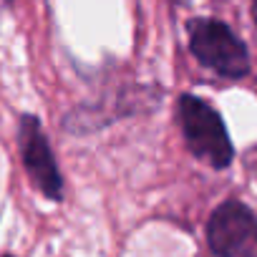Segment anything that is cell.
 <instances>
[{
	"label": "cell",
	"mask_w": 257,
	"mask_h": 257,
	"mask_svg": "<svg viewBox=\"0 0 257 257\" xmlns=\"http://www.w3.org/2000/svg\"><path fill=\"white\" fill-rule=\"evenodd\" d=\"M177 111H179V126H182V134H184L189 152L199 162L214 169L229 167L234 149H232L222 116L207 101L189 96V93L179 98Z\"/></svg>",
	"instance_id": "1"
},
{
	"label": "cell",
	"mask_w": 257,
	"mask_h": 257,
	"mask_svg": "<svg viewBox=\"0 0 257 257\" xmlns=\"http://www.w3.org/2000/svg\"><path fill=\"white\" fill-rule=\"evenodd\" d=\"M23 164L38 192H43L48 199H61L63 194V179L56 167L53 152L46 142V134L41 128V121L36 116H23L21 121V139H18Z\"/></svg>",
	"instance_id": "4"
},
{
	"label": "cell",
	"mask_w": 257,
	"mask_h": 257,
	"mask_svg": "<svg viewBox=\"0 0 257 257\" xmlns=\"http://www.w3.org/2000/svg\"><path fill=\"white\" fill-rule=\"evenodd\" d=\"M189 48L202 66L224 78H242L249 71L244 43L214 18H197L189 23Z\"/></svg>",
	"instance_id": "2"
},
{
	"label": "cell",
	"mask_w": 257,
	"mask_h": 257,
	"mask_svg": "<svg viewBox=\"0 0 257 257\" xmlns=\"http://www.w3.org/2000/svg\"><path fill=\"white\" fill-rule=\"evenodd\" d=\"M252 16H254V23H257V0L252 3Z\"/></svg>",
	"instance_id": "5"
},
{
	"label": "cell",
	"mask_w": 257,
	"mask_h": 257,
	"mask_svg": "<svg viewBox=\"0 0 257 257\" xmlns=\"http://www.w3.org/2000/svg\"><path fill=\"white\" fill-rule=\"evenodd\" d=\"M207 239L217 257H257V217L229 199L209 217Z\"/></svg>",
	"instance_id": "3"
}]
</instances>
